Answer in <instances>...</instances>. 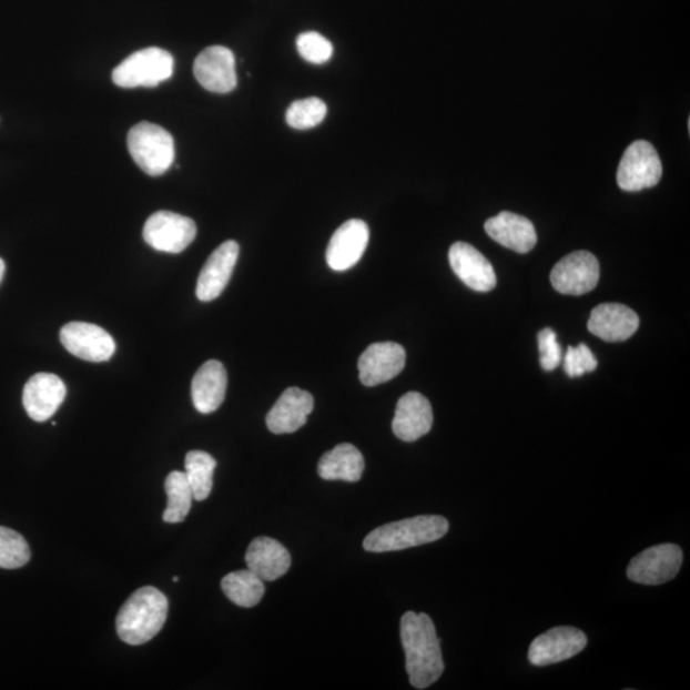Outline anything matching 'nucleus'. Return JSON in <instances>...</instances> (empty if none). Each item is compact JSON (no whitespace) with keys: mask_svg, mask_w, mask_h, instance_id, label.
<instances>
[{"mask_svg":"<svg viewBox=\"0 0 690 690\" xmlns=\"http://www.w3.org/2000/svg\"><path fill=\"white\" fill-rule=\"evenodd\" d=\"M400 638L406 652V669L410 686L426 689L443 676L445 664L440 639L427 613L408 611L400 620Z\"/></svg>","mask_w":690,"mask_h":690,"instance_id":"f257e3e1","label":"nucleus"},{"mask_svg":"<svg viewBox=\"0 0 690 690\" xmlns=\"http://www.w3.org/2000/svg\"><path fill=\"white\" fill-rule=\"evenodd\" d=\"M170 602L155 587L140 588L122 606L115 620L116 633L131 646L148 643L163 629Z\"/></svg>","mask_w":690,"mask_h":690,"instance_id":"f03ea898","label":"nucleus"},{"mask_svg":"<svg viewBox=\"0 0 690 690\" xmlns=\"http://www.w3.org/2000/svg\"><path fill=\"white\" fill-rule=\"evenodd\" d=\"M448 531V519L440 516H418L374 529L365 538L364 549L368 552L406 550L440 540Z\"/></svg>","mask_w":690,"mask_h":690,"instance_id":"7ed1b4c3","label":"nucleus"},{"mask_svg":"<svg viewBox=\"0 0 690 690\" xmlns=\"http://www.w3.org/2000/svg\"><path fill=\"white\" fill-rule=\"evenodd\" d=\"M128 146L134 163L151 176L164 174L174 162L172 134L158 124L141 122L133 125Z\"/></svg>","mask_w":690,"mask_h":690,"instance_id":"20e7f679","label":"nucleus"},{"mask_svg":"<svg viewBox=\"0 0 690 690\" xmlns=\"http://www.w3.org/2000/svg\"><path fill=\"white\" fill-rule=\"evenodd\" d=\"M174 70V59L170 52L160 48H146L131 54L115 67L112 79L123 89L155 88L170 80Z\"/></svg>","mask_w":690,"mask_h":690,"instance_id":"39448f33","label":"nucleus"},{"mask_svg":"<svg viewBox=\"0 0 690 690\" xmlns=\"http://www.w3.org/2000/svg\"><path fill=\"white\" fill-rule=\"evenodd\" d=\"M683 566V550L674 544L650 547L630 560L627 576L632 582L660 586L674 579Z\"/></svg>","mask_w":690,"mask_h":690,"instance_id":"423d86ee","label":"nucleus"},{"mask_svg":"<svg viewBox=\"0 0 690 690\" xmlns=\"http://www.w3.org/2000/svg\"><path fill=\"white\" fill-rule=\"evenodd\" d=\"M662 176V164L658 151L647 141L630 145L619 164L617 181L627 192L655 187Z\"/></svg>","mask_w":690,"mask_h":690,"instance_id":"0eeeda50","label":"nucleus"},{"mask_svg":"<svg viewBox=\"0 0 690 690\" xmlns=\"http://www.w3.org/2000/svg\"><path fill=\"white\" fill-rule=\"evenodd\" d=\"M197 226L191 217L172 212H158L148 219L144 240L149 246L166 254H181L196 239Z\"/></svg>","mask_w":690,"mask_h":690,"instance_id":"6e6552de","label":"nucleus"},{"mask_svg":"<svg viewBox=\"0 0 690 690\" xmlns=\"http://www.w3.org/2000/svg\"><path fill=\"white\" fill-rule=\"evenodd\" d=\"M555 290L569 296L592 292L600 281V264L591 252L576 251L559 261L550 275Z\"/></svg>","mask_w":690,"mask_h":690,"instance_id":"1a4fd4ad","label":"nucleus"},{"mask_svg":"<svg viewBox=\"0 0 690 690\" xmlns=\"http://www.w3.org/2000/svg\"><path fill=\"white\" fill-rule=\"evenodd\" d=\"M587 636L574 627H557L538 636L529 646L528 660L534 667H547L575 658L587 647Z\"/></svg>","mask_w":690,"mask_h":690,"instance_id":"9d476101","label":"nucleus"},{"mask_svg":"<svg viewBox=\"0 0 690 690\" xmlns=\"http://www.w3.org/2000/svg\"><path fill=\"white\" fill-rule=\"evenodd\" d=\"M200 85L215 94H229L237 87L235 58L231 49L214 45L202 52L193 64Z\"/></svg>","mask_w":690,"mask_h":690,"instance_id":"9b49d317","label":"nucleus"},{"mask_svg":"<svg viewBox=\"0 0 690 690\" xmlns=\"http://www.w3.org/2000/svg\"><path fill=\"white\" fill-rule=\"evenodd\" d=\"M61 342L71 355L89 362H105L115 352L112 335L94 324L70 323L62 327Z\"/></svg>","mask_w":690,"mask_h":690,"instance_id":"f8f14e48","label":"nucleus"},{"mask_svg":"<svg viewBox=\"0 0 690 690\" xmlns=\"http://www.w3.org/2000/svg\"><path fill=\"white\" fill-rule=\"evenodd\" d=\"M404 366H406V351L400 344L375 343L359 357V380L365 386L380 385L398 376Z\"/></svg>","mask_w":690,"mask_h":690,"instance_id":"ddd939ff","label":"nucleus"},{"mask_svg":"<svg viewBox=\"0 0 690 690\" xmlns=\"http://www.w3.org/2000/svg\"><path fill=\"white\" fill-rule=\"evenodd\" d=\"M368 225L359 219L345 222L335 231L326 250V261L335 272L349 271L355 266L368 245Z\"/></svg>","mask_w":690,"mask_h":690,"instance_id":"4468645a","label":"nucleus"},{"mask_svg":"<svg viewBox=\"0 0 690 690\" xmlns=\"http://www.w3.org/2000/svg\"><path fill=\"white\" fill-rule=\"evenodd\" d=\"M240 256L237 242L226 241L206 261L199 276L196 296L202 302L216 300L230 283Z\"/></svg>","mask_w":690,"mask_h":690,"instance_id":"2eb2a0df","label":"nucleus"},{"mask_svg":"<svg viewBox=\"0 0 690 690\" xmlns=\"http://www.w3.org/2000/svg\"><path fill=\"white\" fill-rule=\"evenodd\" d=\"M65 395L67 388L61 377L45 373L37 374L24 385L23 407L31 419L44 423L54 416Z\"/></svg>","mask_w":690,"mask_h":690,"instance_id":"dca6fc26","label":"nucleus"},{"mask_svg":"<svg viewBox=\"0 0 690 690\" xmlns=\"http://www.w3.org/2000/svg\"><path fill=\"white\" fill-rule=\"evenodd\" d=\"M434 414L432 403L423 394H404L395 408L393 433L402 442H416L432 432Z\"/></svg>","mask_w":690,"mask_h":690,"instance_id":"f3484780","label":"nucleus"},{"mask_svg":"<svg viewBox=\"0 0 690 690\" xmlns=\"http://www.w3.org/2000/svg\"><path fill=\"white\" fill-rule=\"evenodd\" d=\"M449 261L453 272L470 290L486 293L496 287L498 280L490 261L468 243H454L449 251Z\"/></svg>","mask_w":690,"mask_h":690,"instance_id":"a211bd4d","label":"nucleus"},{"mask_svg":"<svg viewBox=\"0 0 690 690\" xmlns=\"http://www.w3.org/2000/svg\"><path fill=\"white\" fill-rule=\"evenodd\" d=\"M314 409V397L306 390L292 386L266 416V425L273 434H293L307 423V417Z\"/></svg>","mask_w":690,"mask_h":690,"instance_id":"6ab92c4d","label":"nucleus"},{"mask_svg":"<svg viewBox=\"0 0 690 690\" xmlns=\"http://www.w3.org/2000/svg\"><path fill=\"white\" fill-rule=\"evenodd\" d=\"M587 326L605 342H625L638 331L639 317L632 308L620 303H602L593 308Z\"/></svg>","mask_w":690,"mask_h":690,"instance_id":"aec40b11","label":"nucleus"},{"mask_svg":"<svg viewBox=\"0 0 690 690\" xmlns=\"http://www.w3.org/2000/svg\"><path fill=\"white\" fill-rule=\"evenodd\" d=\"M485 231L501 246L518 254H527L537 243V234L531 221L527 217L503 212L485 223Z\"/></svg>","mask_w":690,"mask_h":690,"instance_id":"412c9836","label":"nucleus"},{"mask_svg":"<svg viewBox=\"0 0 690 690\" xmlns=\"http://www.w3.org/2000/svg\"><path fill=\"white\" fill-rule=\"evenodd\" d=\"M229 375L222 362L212 359L199 368L192 380V402L200 414H213L225 399Z\"/></svg>","mask_w":690,"mask_h":690,"instance_id":"4be33fe9","label":"nucleus"},{"mask_svg":"<svg viewBox=\"0 0 690 690\" xmlns=\"http://www.w3.org/2000/svg\"><path fill=\"white\" fill-rule=\"evenodd\" d=\"M246 562L250 570L264 580L273 582L291 568V554L271 537H257L248 546Z\"/></svg>","mask_w":690,"mask_h":690,"instance_id":"5701e85b","label":"nucleus"},{"mask_svg":"<svg viewBox=\"0 0 690 690\" xmlns=\"http://www.w3.org/2000/svg\"><path fill=\"white\" fill-rule=\"evenodd\" d=\"M365 470V459L362 453L352 444L336 445L334 449L324 454L318 461L317 474L326 481L357 483Z\"/></svg>","mask_w":690,"mask_h":690,"instance_id":"b1692460","label":"nucleus"},{"mask_svg":"<svg viewBox=\"0 0 690 690\" xmlns=\"http://www.w3.org/2000/svg\"><path fill=\"white\" fill-rule=\"evenodd\" d=\"M222 590L229 599L241 608H254L265 595L264 580L254 571H232L222 580Z\"/></svg>","mask_w":690,"mask_h":690,"instance_id":"393cba45","label":"nucleus"},{"mask_svg":"<svg viewBox=\"0 0 690 690\" xmlns=\"http://www.w3.org/2000/svg\"><path fill=\"white\" fill-rule=\"evenodd\" d=\"M165 491L168 505L163 519L166 524H181L189 516L193 500V493L186 474L174 470L168 476Z\"/></svg>","mask_w":690,"mask_h":690,"instance_id":"a878e982","label":"nucleus"},{"mask_svg":"<svg viewBox=\"0 0 690 690\" xmlns=\"http://www.w3.org/2000/svg\"><path fill=\"white\" fill-rule=\"evenodd\" d=\"M184 474H186L193 499L204 501L213 490V476L216 468V460L206 451L192 450L186 456L184 463Z\"/></svg>","mask_w":690,"mask_h":690,"instance_id":"bb28decb","label":"nucleus"},{"mask_svg":"<svg viewBox=\"0 0 690 690\" xmlns=\"http://www.w3.org/2000/svg\"><path fill=\"white\" fill-rule=\"evenodd\" d=\"M31 559L27 540L11 528L0 527V568L19 569Z\"/></svg>","mask_w":690,"mask_h":690,"instance_id":"cd10ccee","label":"nucleus"},{"mask_svg":"<svg viewBox=\"0 0 690 690\" xmlns=\"http://www.w3.org/2000/svg\"><path fill=\"white\" fill-rule=\"evenodd\" d=\"M327 106L322 99L307 98L294 101L288 108L285 120L292 129L310 130L325 120Z\"/></svg>","mask_w":690,"mask_h":690,"instance_id":"c85d7f7f","label":"nucleus"},{"mask_svg":"<svg viewBox=\"0 0 690 690\" xmlns=\"http://www.w3.org/2000/svg\"><path fill=\"white\" fill-rule=\"evenodd\" d=\"M298 53L305 61L314 64H324L333 57V44L318 32L301 33L297 39Z\"/></svg>","mask_w":690,"mask_h":690,"instance_id":"c756f323","label":"nucleus"},{"mask_svg":"<svg viewBox=\"0 0 690 690\" xmlns=\"http://www.w3.org/2000/svg\"><path fill=\"white\" fill-rule=\"evenodd\" d=\"M597 368V359L593 353L586 344H579L578 347H569L566 358H564V372L569 377L584 376L592 373Z\"/></svg>","mask_w":690,"mask_h":690,"instance_id":"7c9ffc66","label":"nucleus"},{"mask_svg":"<svg viewBox=\"0 0 690 690\" xmlns=\"http://www.w3.org/2000/svg\"><path fill=\"white\" fill-rule=\"evenodd\" d=\"M538 348H540V362L545 372H552L561 364V347L558 335L550 327L538 333Z\"/></svg>","mask_w":690,"mask_h":690,"instance_id":"2f4dec72","label":"nucleus"},{"mask_svg":"<svg viewBox=\"0 0 690 690\" xmlns=\"http://www.w3.org/2000/svg\"><path fill=\"white\" fill-rule=\"evenodd\" d=\"M4 273H6V264H4V261L0 258V282L3 281Z\"/></svg>","mask_w":690,"mask_h":690,"instance_id":"473e14b6","label":"nucleus"},{"mask_svg":"<svg viewBox=\"0 0 690 690\" xmlns=\"http://www.w3.org/2000/svg\"><path fill=\"white\" fill-rule=\"evenodd\" d=\"M173 580H174V582H179L180 578L179 577H174Z\"/></svg>","mask_w":690,"mask_h":690,"instance_id":"72a5a7b5","label":"nucleus"}]
</instances>
